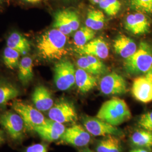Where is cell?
I'll use <instances>...</instances> for the list:
<instances>
[{
  "label": "cell",
  "mask_w": 152,
  "mask_h": 152,
  "mask_svg": "<svg viewBox=\"0 0 152 152\" xmlns=\"http://www.w3.org/2000/svg\"><path fill=\"white\" fill-rule=\"evenodd\" d=\"M66 36L56 29L44 33L39 38L37 48L39 57L46 60H60L67 54Z\"/></svg>",
  "instance_id": "1"
},
{
  "label": "cell",
  "mask_w": 152,
  "mask_h": 152,
  "mask_svg": "<svg viewBox=\"0 0 152 152\" xmlns=\"http://www.w3.org/2000/svg\"><path fill=\"white\" fill-rule=\"evenodd\" d=\"M131 117L130 109L125 100L113 98L102 104L96 117L117 127L130 120Z\"/></svg>",
  "instance_id": "2"
},
{
  "label": "cell",
  "mask_w": 152,
  "mask_h": 152,
  "mask_svg": "<svg viewBox=\"0 0 152 152\" xmlns=\"http://www.w3.org/2000/svg\"><path fill=\"white\" fill-rule=\"evenodd\" d=\"M125 70L132 75L145 74L152 66V48L147 42L141 41L136 52L124 63Z\"/></svg>",
  "instance_id": "3"
},
{
  "label": "cell",
  "mask_w": 152,
  "mask_h": 152,
  "mask_svg": "<svg viewBox=\"0 0 152 152\" xmlns=\"http://www.w3.org/2000/svg\"><path fill=\"white\" fill-rule=\"evenodd\" d=\"M0 125L13 141L24 138L26 127L22 117L14 112L6 111L0 115Z\"/></svg>",
  "instance_id": "4"
},
{
  "label": "cell",
  "mask_w": 152,
  "mask_h": 152,
  "mask_svg": "<svg viewBox=\"0 0 152 152\" xmlns=\"http://www.w3.org/2000/svg\"><path fill=\"white\" fill-rule=\"evenodd\" d=\"M12 109L22 117L28 130L33 131L36 127L42 125L46 120L41 111L22 101H15L12 104Z\"/></svg>",
  "instance_id": "5"
},
{
  "label": "cell",
  "mask_w": 152,
  "mask_h": 152,
  "mask_svg": "<svg viewBox=\"0 0 152 152\" xmlns=\"http://www.w3.org/2000/svg\"><path fill=\"white\" fill-rule=\"evenodd\" d=\"M76 70L69 60L63 59L57 63L54 67V82L60 91L70 89L75 84Z\"/></svg>",
  "instance_id": "6"
},
{
  "label": "cell",
  "mask_w": 152,
  "mask_h": 152,
  "mask_svg": "<svg viewBox=\"0 0 152 152\" xmlns=\"http://www.w3.org/2000/svg\"><path fill=\"white\" fill-rule=\"evenodd\" d=\"M49 119L60 124L74 123L78 120V115L73 104L65 99H60L48 112Z\"/></svg>",
  "instance_id": "7"
},
{
  "label": "cell",
  "mask_w": 152,
  "mask_h": 152,
  "mask_svg": "<svg viewBox=\"0 0 152 152\" xmlns=\"http://www.w3.org/2000/svg\"><path fill=\"white\" fill-rule=\"evenodd\" d=\"M83 125L85 129L92 135L107 136L114 135L122 137L124 133L116 126L100 120L97 117L86 115L83 118Z\"/></svg>",
  "instance_id": "8"
},
{
  "label": "cell",
  "mask_w": 152,
  "mask_h": 152,
  "mask_svg": "<svg viewBox=\"0 0 152 152\" xmlns=\"http://www.w3.org/2000/svg\"><path fill=\"white\" fill-rule=\"evenodd\" d=\"M90 140V134L80 125H73L66 128L60 139L61 143L76 147H85Z\"/></svg>",
  "instance_id": "9"
},
{
  "label": "cell",
  "mask_w": 152,
  "mask_h": 152,
  "mask_svg": "<svg viewBox=\"0 0 152 152\" xmlns=\"http://www.w3.org/2000/svg\"><path fill=\"white\" fill-rule=\"evenodd\" d=\"M100 88L104 95H118L126 93L127 85L122 76L112 72L102 78L100 82Z\"/></svg>",
  "instance_id": "10"
},
{
  "label": "cell",
  "mask_w": 152,
  "mask_h": 152,
  "mask_svg": "<svg viewBox=\"0 0 152 152\" xmlns=\"http://www.w3.org/2000/svg\"><path fill=\"white\" fill-rule=\"evenodd\" d=\"M65 129L64 124L46 118L42 125L36 127L33 131L44 140L52 142L60 140Z\"/></svg>",
  "instance_id": "11"
},
{
  "label": "cell",
  "mask_w": 152,
  "mask_h": 152,
  "mask_svg": "<svg viewBox=\"0 0 152 152\" xmlns=\"http://www.w3.org/2000/svg\"><path fill=\"white\" fill-rule=\"evenodd\" d=\"M126 29L134 35H142L148 32L150 22L145 14L136 12L129 14L125 19Z\"/></svg>",
  "instance_id": "12"
},
{
  "label": "cell",
  "mask_w": 152,
  "mask_h": 152,
  "mask_svg": "<svg viewBox=\"0 0 152 152\" xmlns=\"http://www.w3.org/2000/svg\"><path fill=\"white\" fill-rule=\"evenodd\" d=\"M79 54L91 55L99 59H106L109 55V48L106 42L102 38L92 39L84 46L76 48Z\"/></svg>",
  "instance_id": "13"
},
{
  "label": "cell",
  "mask_w": 152,
  "mask_h": 152,
  "mask_svg": "<svg viewBox=\"0 0 152 152\" xmlns=\"http://www.w3.org/2000/svg\"><path fill=\"white\" fill-rule=\"evenodd\" d=\"M131 92L136 100L142 103L152 102V82L145 77H139L133 82Z\"/></svg>",
  "instance_id": "14"
},
{
  "label": "cell",
  "mask_w": 152,
  "mask_h": 152,
  "mask_svg": "<svg viewBox=\"0 0 152 152\" xmlns=\"http://www.w3.org/2000/svg\"><path fill=\"white\" fill-rule=\"evenodd\" d=\"M32 101L35 108L41 112L49 111L54 104L51 92L42 85L38 86L34 88L33 92Z\"/></svg>",
  "instance_id": "15"
},
{
  "label": "cell",
  "mask_w": 152,
  "mask_h": 152,
  "mask_svg": "<svg viewBox=\"0 0 152 152\" xmlns=\"http://www.w3.org/2000/svg\"><path fill=\"white\" fill-rule=\"evenodd\" d=\"M113 47L115 53L125 59L131 56L137 49L136 43L132 39L123 34L114 40Z\"/></svg>",
  "instance_id": "16"
},
{
  "label": "cell",
  "mask_w": 152,
  "mask_h": 152,
  "mask_svg": "<svg viewBox=\"0 0 152 152\" xmlns=\"http://www.w3.org/2000/svg\"><path fill=\"white\" fill-rule=\"evenodd\" d=\"M97 79L93 75L78 68L75 73V84L78 90L82 92L90 91L96 85Z\"/></svg>",
  "instance_id": "17"
},
{
  "label": "cell",
  "mask_w": 152,
  "mask_h": 152,
  "mask_svg": "<svg viewBox=\"0 0 152 152\" xmlns=\"http://www.w3.org/2000/svg\"><path fill=\"white\" fill-rule=\"evenodd\" d=\"M20 95L18 88L11 82L0 80V107L4 108L10 101Z\"/></svg>",
  "instance_id": "18"
},
{
  "label": "cell",
  "mask_w": 152,
  "mask_h": 152,
  "mask_svg": "<svg viewBox=\"0 0 152 152\" xmlns=\"http://www.w3.org/2000/svg\"><path fill=\"white\" fill-rule=\"evenodd\" d=\"M6 43L7 47L16 50L23 55L27 54L31 50L30 42L19 33H12L7 39Z\"/></svg>",
  "instance_id": "19"
},
{
  "label": "cell",
  "mask_w": 152,
  "mask_h": 152,
  "mask_svg": "<svg viewBox=\"0 0 152 152\" xmlns=\"http://www.w3.org/2000/svg\"><path fill=\"white\" fill-rule=\"evenodd\" d=\"M18 78L24 86L32 81L33 78L32 59L29 56H25L20 60L18 66Z\"/></svg>",
  "instance_id": "20"
},
{
  "label": "cell",
  "mask_w": 152,
  "mask_h": 152,
  "mask_svg": "<svg viewBox=\"0 0 152 152\" xmlns=\"http://www.w3.org/2000/svg\"><path fill=\"white\" fill-rule=\"evenodd\" d=\"M97 152H121L122 145L119 137L108 135L99 141L96 148Z\"/></svg>",
  "instance_id": "21"
},
{
  "label": "cell",
  "mask_w": 152,
  "mask_h": 152,
  "mask_svg": "<svg viewBox=\"0 0 152 152\" xmlns=\"http://www.w3.org/2000/svg\"><path fill=\"white\" fill-rule=\"evenodd\" d=\"M130 140L134 147L150 149L152 147V132L144 129L135 131L132 134Z\"/></svg>",
  "instance_id": "22"
},
{
  "label": "cell",
  "mask_w": 152,
  "mask_h": 152,
  "mask_svg": "<svg viewBox=\"0 0 152 152\" xmlns=\"http://www.w3.org/2000/svg\"><path fill=\"white\" fill-rule=\"evenodd\" d=\"M105 23V16L103 12L98 10H91L87 13L85 24L86 27L94 31L100 30Z\"/></svg>",
  "instance_id": "23"
},
{
  "label": "cell",
  "mask_w": 152,
  "mask_h": 152,
  "mask_svg": "<svg viewBox=\"0 0 152 152\" xmlns=\"http://www.w3.org/2000/svg\"><path fill=\"white\" fill-rule=\"evenodd\" d=\"M95 34V31L86 26L81 28L74 36V44L76 48L83 46L92 40L94 38Z\"/></svg>",
  "instance_id": "24"
},
{
  "label": "cell",
  "mask_w": 152,
  "mask_h": 152,
  "mask_svg": "<svg viewBox=\"0 0 152 152\" xmlns=\"http://www.w3.org/2000/svg\"><path fill=\"white\" fill-rule=\"evenodd\" d=\"M53 27L59 30L66 36L70 34L73 32L67 21L65 9L59 10L55 14Z\"/></svg>",
  "instance_id": "25"
},
{
  "label": "cell",
  "mask_w": 152,
  "mask_h": 152,
  "mask_svg": "<svg viewBox=\"0 0 152 152\" xmlns=\"http://www.w3.org/2000/svg\"><path fill=\"white\" fill-rule=\"evenodd\" d=\"M20 54L16 50L6 47L4 51V62L6 66L10 69H14L18 67L20 63Z\"/></svg>",
  "instance_id": "26"
},
{
  "label": "cell",
  "mask_w": 152,
  "mask_h": 152,
  "mask_svg": "<svg viewBox=\"0 0 152 152\" xmlns=\"http://www.w3.org/2000/svg\"><path fill=\"white\" fill-rule=\"evenodd\" d=\"M131 9L144 14H152V0H128Z\"/></svg>",
  "instance_id": "27"
},
{
  "label": "cell",
  "mask_w": 152,
  "mask_h": 152,
  "mask_svg": "<svg viewBox=\"0 0 152 152\" xmlns=\"http://www.w3.org/2000/svg\"><path fill=\"white\" fill-rule=\"evenodd\" d=\"M99 5L109 16L115 15L120 11L121 7V4L119 0H103Z\"/></svg>",
  "instance_id": "28"
},
{
  "label": "cell",
  "mask_w": 152,
  "mask_h": 152,
  "mask_svg": "<svg viewBox=\"0 0 152 152\" xmlns=\"http://www.w3.org/2000/svg\"><path fill=\"white\" fill-rule=\"evenodd\" d=\"M87 57L90 65L94 71V75H99L103 73L106 71V67L100 59L91 55H85Z\"/></svg>",
  "instance_id": "29"
},
{
  "label": "cell",
  "mask_w": 152,
  "mask_h": 152,
  "mask_svg": "<svg viewBox=\"0 0 152 152\" xmlns=\"http://www.w3.org/2000/svg\"><path fill=\"white\" fill-rule=\"evenodd\" d=\"M65 15L68 24L73 31H77L80 27V19L75 11L69 9H65Z\"/></svg>",
  "instance_id": "30"
},
{
  "label": "cell",
  "mask_w": 152,
  "mask_h": 152,
  "mask_svg": "<svg viewBox=\"0 0 152 152\" xmlns=\"http://www.w3.org/2000/svg\"><path fill=\"white\" fill-rule=\"evenodd\" d=\"M138 125L142 129L152 132V111L142 114L138 120Z\"/></svg>",
  "instance_id": "31"
},
{
  "label": "cell",
  "mask_w": 152,
  "mask_h": 152,
  "mask_svg": "<svg viewBox=\"0 0 152 152\" xmlns=\"http://www.w3.org/2000/svg\"><path fill=\"white\" fill-rule=\"evenodd\" d=\"M77 65L78 68L86 71L88 73L94 75V71L90 65V64L87 59L86 56H83L77 60Z\"/></svg>",
  "instance_id": "32"
},
{
  "label": "cell",
  "mask_w": 152,
  "mask_h": 152,
  "mask_svg": "<svg viewBox=\"0 0 152 152\" xmlns=\"http://www.w3.org/2000/svg\"><path fill=\"white\" fill-rule=\"evenodd\" d=\"M25 152H48L47 146L41 143L34 144L28 147Z\"/></svg>",
  "instance_id": "33"
},
{
  "label": "cell",
  "mask_w": 152,
  "mask_h": 152,
  "mask_svg": "<svg viewBox=\"0 0 152 152\" xmlns=\"http://www.w3.org/2000/svg\"><path fill=\"white\" fill-rule=\"evenodd\" d=\"M130 152H150V151L149 149H146V148H136L131 150Z\"/></svg>",
  "instance_id": "34"
},
{
  "label": "cell",
  "mask_w": 152,
  "mask_h": 152,
  "mask_svg": "<svg viewBox=\"0 0 152 152\" xmlns=\"http://www.w3.org/2000/svg\"><path fill=\"white\" fill-rule=\"evenodd\" d=\"M144 77L148 80H149L150 81L152 82V67L151 68V69L145 74Z\"/></svg>",
  "instance_id": "35"
},
{
  "label": "cell",
  "mask_w": 152,
  "mask_h": 152,
  "mask_svg": "<svg viewBox=\"0 0 152 152\" xmlns=\"http://www.w3.org/2000/svg\"><path fill=\"white\" fill-rule=\"evenodd\" d=\"M5 136L3 131L0 130V145L3 144L5 142Z\"/></svg>",
  "instance_id": "36"
},
{
  "label": "cell",
  "mask_w": 152,
  "mask_h": 152,
  "mask_svg": "<svg viewBox=\"0 0 152 152\" xmlns=\"http://www.w3.org/2000/svg\"><path fill=\"white\" fill-rule=\"evenodd\" d=\"M25 2H28V3H31V4H36V3H38L39 1H41V0H23Z\"/></svg>",
  "instance_id": "37"
},
{
  "label": "cell",
  "mask_w": 152,
  "mask_h": 152,
  "mask_svg": "<svg viewBox=\"0 0 152 152\" xmlns=\"http://www.w3.org/2000/svg\"><path fill=\"white\" fill-rule=\"evenodd\" d=\"M81 152H94V151H92L91 150H90V149H84V150H83Z\"/></svg>",
  "instance_id": "38"
},
{
  "label": "cell",
  "mask_w": 152,
  "mask_h": 152,
  "mask_svg": "<svg viewBox=\"0 0 152 152\" xmlns=\"http://www.w3.org/2000/svg\"><path fill=\"white\" fill-rule=\"evenodd\" d=\"M92 2L95 4H99L101 1H102L103 0H91Z\"/></svg>",
  "instance_id": "39"
},
{
  "label": "cell",
  "mask_w": 152,
  "mask_h": 152,
  "mask_svg": "<svg viewBox=\"0 0 152 152\" xmlns=\"http://www.w3.org/2000/svg\"><path fill=\"white\" fill-rule=\"evenodd\" d=\"M1 1H2V0H0V2H1Z\"/></svg>",
  "instance_id": "40"
}]
</instances>
